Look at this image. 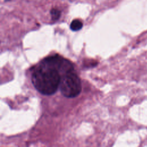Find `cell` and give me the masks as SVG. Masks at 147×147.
<instances>
[{"instance_id": "277c9868", "label": "cell", "mask_w": 147, "mask_h": 147, "mask_svg": "<svg viewBox=\"0 0 147 147\" xmlns=\"http://www.w3.org/2000/svg\"><path fill=\"white\" fill-rule=\"evenodd\" d=\"M51 14L53 20H57L60 17V11L57 9H52L51 10Z\"/></svg>"}, {"instance_id": "7a4b0ae2", "label": "cell", "mask_w": 147, "mask_h": 147, "mask_svg": "<svg viewBox=\"0 0 147 147\" xmlns=\"http://www.w3.org/2000/svg\"><path fill=\"white\" fill-rule=\"evenodd\" d=\"M59 88L65 97L74 98L79 95L82 90L81 81L74 69L61 75Z\"/></svg>"}, {"instance_id": "3957f363", "label": "cell", "mask_w": 147, "mask_h": 147, "mask_svg": "<svg viewBox=\"0 0 147 147\" xmlns=\"http://www.w3.org/2000/svg\"><path fill=\"white\" fill-rule=\"evenodd\" d=\"M83 23L81 21L78 19L73 20L70 24V29L72 31H78L82 28Z\"/></svg>"}, {"instance_id": "6da1fadb", "label": "cell", "mask_w": 147, "mask_h": 147, "mask_svg": "<svg viewBox=\"0 0 147 147\" xmlns=\"http://www.w3.org/2000/svg\"><path fill=\"white\" fill-rule=\"evenodd\" d=\"M74 69L72 64L58 55L44 59L32 74V82L36 89L45 95L55 94L60 86L61 75Z\"/></svg>"}]
</instances>
